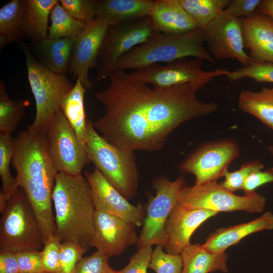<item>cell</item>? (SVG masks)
I'll return each instance as SVG.
<instances>
[{"mask_svg":"<svg viewBox=\"0 0 273 273\" xmlns=\"http://www.w3.org/2000/svg\"><path fill=\"white\" fill-rule=\"evenodd\" d=\"M109 79L95 95L105 113L92 123L105 139L125 150L158 151L180 124L218 109L214 103L199 101L190 84L151 87L121 69H114Z\"/></svg>","mask_w":273,"mask_h":273,"instance_id":"cell-1","label":"cell"},{"mask_svg":"<svg viewBox=\"0 0 273 273\" xmlns=\"http://www.w3.org/2000/svg\"><path fill=\"white\" fill-rule=\"evenodd\" d=\"M12 164L35 215L43 245L56 237L52 196L57 174L50 157L46 134L29 129L14 138Z\"/></svg>","mask_w":273,"mask_h":273,"instance_id":"cell-2","label":"cell"},{"mask_svg":"<svg viewBox=\"0 0 273 273\" xmlns=\"http://www.w3.org/2000/svg\"><path fill=\"white\" fill-rule=\"evenodd\" d=\"M56 237L62 242L92 247L96 210L89 183L82 174L58 172L52 196Z\"/></svg>","mask_w":273,"mask_h":273,"instance_id":"cell-3","label":"cell"},{"mask_svg":"<svg viewBox=\"0 0 273 273\" xmlns=\"http://www.w3.org/2000/svg\"><path fill=\"white\" fill-rule=\"evenodd\" d=\"M190 57L215 63L204 45L203 29L174 35L153 31L146 41L122 57L115 69L137 70Z\"/></svg>","mask_w":273,"mask_h":273,"instance_id":"cell-4","label":"cell"},{"mask_svg":"<svg viewBox=\"0 0 273 273\" xmlns=\"http://www.w3.org/2000/svg\"><path fill=\"white\" fill-rule=\"evenodd\" d=\"M85 150L88 160L126 199L137 192L139 173L134 152L110 143L87 120Z\"/></svg>","mask_w":273,"mask_h":273,"instance_id":"cell-5","label":"cell"},{"mask_svg":"<svg viewBox=\"0 0 273 273\" xmlns=\"http://www.w3.org/2000/svg\"><path fill=\"white\" fill-rule=\"evenodd\" d=\"M25 56L27 78L36 107L35 116L28 129L46 134L55 115L73 84L65 75L52 72L35 59L27 46L21 42Z\"/></svg>","mask_w":273,"mask_h":273,"instance_id":"cell-6","label":"cell"},{"mask_svg":"<svg viewBox=\"0 0 273 273\" xmlns=\"http://www.w3.org/2000/svg\"><path fill=\"white\" fill-rule=\"evenodd\" d=\"M0 250H41V231L24 192L18 188L0 210Z\"/></svg>","mask_w":273,"mask_h":273,"instance_id":"cell-7","label":"cell"},{"mask_svg":"<svg viewBox=\"0 0 273 273\" xmlns=\"http://www.w3.org/2000/svg\"><path fill=\"white\" fill-rule=\"evenodd\" d=\"M266 198L254 192L243 196L235 195L223 188L217 181L183 188L178 203L191 209H205L219 212L244 211L261 212L265 207Z\"/></svg>","mask_w":273,"mask_h":273,"instance_id":"cell-8","label":"cell"},{"mask_svg":"<svg viewBox=\"0 0 273 273\" xmlns=\"http://www.w3.org/2000/svg\"><path fill=\"white\" fill-rule=\"evenodd\" d=\"M203 61L198 58H183L164 65H150L128 73V75L133 80L152 84L154 87L166 88L190 84L197 91L214 77L226 76L230 72L225 69L204 71L201 67Z\"/></svg>","mask_w":273,"mask_h":273,"instance_id":"cell-9","label":"cell"},{"mask_svg":"<svg viewBox=\"0 0 273 273\" xmlns=\"http://www.w3.org/2000/svg\"><path fill=\"white\" fill-rule=\"evenodd\" d=\"M186 181L183 176L174 180L164 176L156 178L153 187L156 195L147 210L142 230L137 243L139 248L153 245L164 247L167 242L166 222L172 209L178 203V196Z\"/></svg>","mask_w":273,"mask_h":273,"instance_id":"cell-10","label":"cell"},{"mask_svg":"<svg viewBox=\"0 0 273 273\" xmlns=\"http://www.w3.org/2000/svg\"><path fill=\"white\" fill-rule=\"evenodd\" d=\"M149 16L118 25L109 26L97 60V79L109 78L118 61L146 41L153 32Z\"/></svg>","mask_w":273,"mask_h":273,"instance_id":"cell-11","label":"cell"},{"mask_svg":"<svg viewBox=\"0 0 273 273\" xmlns=\"http://www.w3.org/2000/svg\"><path fill=\"white\" fill-rule=\"evenodd\" d=\"M46 137L49 154L57 172L77 175L89 163L85 146L79 141L61 111L53 117Z\"/></svg>","mask_w":273,"mask_h":273,"instance_id":"cell-12","label":"cell"},{"mask_svg":"<svg viewBox=\"0 0 273 273\" xmlns=\"http://www.w3.org/2000/svg\"><path fill=\"white\" fill-rule=\"evenodd\" d=\"M239 155L240 148L235 141H215L196 149L181 162L178 168L182 172L195 176V185L217 181Z\"/></svg>","mask_w":273,"mask_h":273,"instance_id":"cell-13","label":"cell"},{"mask_svg":"<svg viewBox=\"0 0 273 273\" xmlns=\"http://www.w3.org/2000/svg\"><path fill=\"white\" fill-rule=\"evenodd\" d=\"M203 30L206 48L214 59L236 60L244 67L254 62L244 50L241 18L224 10Z\"/></svg>","mask_w":273,"mask_h":273,"instance_id":"cell-14","label":"cell"},{"mask_svg":"<svg viewBox=\"0 0 273 273\" xmlns=\"http://www.w3.org/2000/svg\"><path fill=\"white\" fill-rule=\"evenodd\" d=\"M96 210L108 213L137 227L143 226L146 214L142 205L131 204L96 168L85 171Z\"/></svg>","mask_w":273,"mask_h":273,"instance_id":"cell-15","label":"cell"},{"mask_svg":"<svg viewBox=\"0 0 273 273\" xmlns=\"http://www.w3.org/2000/svg\"><path fill=\"white\" fill-rule=\"evenodd\" d=\"M109 26L105 22L96 17L86 23L73 43L68 71L79 79L85 88L93 86V82L88 78V72L90 68L96 67Z\"/></svg>","mask_w":273,"mask_h":273,"instance_id":"cell-16","label":"cell"},{"mask_svg":"<svg viewBox=\"0 0 273 273\" xmlns=\"http://www.w3.org/2000/svg\"><path fill=\"white\" fill-rule=\"evenodd\" d=\"M136 226L114 215L96 211L92 247L109 257L121 255L130 246L137 244Z\"/></svg>","mask_w":273,"mask_h":273,"instance_id":"cell-17","label":"cell"},{"mask_svg":"<svg viewBox=\"0 0 273 273\" xmlns=\"http://www.w3.org/2000/svg\"><path fill=\"white\" fill-rule=\"evenodd\" d=\"M218 212L205 209H191L179 203L172 209L165 226L167 242L164 248L167 253L180 254L190 246L195 231L208 219Z\"/></svg>","mask_w":273,"mask_h":273,"instance_id":"cell-18","label":"cell"},{"mask_svg":"<svg viewBox=\"0 0 273 273\" xmlns=\"http://www.w3.org/2000/svg\"><path fill=\"white\" fill-rule=\"evenodd\" d=\"M242 24L249 57L255 63H273V20L257 12L250 18H242Z\"/></svg>","mask_w":273,"mask_h":273,"instance_id":"cell-19","label":"cell"},{"mask_svg":"<svg viewBox=\"0 0 273 273\" xmlns=\"http://www.w3.org/2000/svg\"><path fill=\"white\" fill-rule=\"evenodd\" d=\"M149 17L153 31L165 34L184 33L200 28L178 0L154 1Z\"/></svg>","mask_w":273,"mask_h":273,"instance_id":"cell-20","label":"cell"},{"mask_svg":"<svg viewBox=\"0 0 273 273\" xmlns=\"http://www.w3.org/2000/svg\"><path fill=\"white\" fill-rule=\"evenodd\" d=\"M273 230V213H264L259 217L237 225L220 228L210 234L201 246L212 253L225 252L229 247L256 232Z\"/></svg>","mask_w":273,"mask_h":273,"instance_id":"cell-21","label":"cell"},{"mask_svg":"<svg viewBox=\"0 0 273 273\" xmlns=\"http://www.w3.org/2000/svg\"><path fill=\"white\" fill-rule=\"evenodd\" d=\"M154 1H98L96 18L109 26L137 21L149 16Z\"/></svg>","mask_w":273,"mask_h":273,"instance_id":"cell-22","label":"cell"},{"mask_svg":"<svg viewBox=\"0 0 273 273\" xmlns=\"http://www.w3.org/2000/svg\"><path fill=\"white\" fill-rule=\"evenodd\" d=\"M183 260L181 273H209L228 271L225 252L212 253L199 244H191L180 253Z\"/></svg>","mask_w":273,"mask_h":273,"instance_id":"cell-23","label":"cell"},{"mask_svg":"<svg viewBox=\"0 0 273 273\" xmlns=\"http://www.w3.org/2000/svg\"><path fill=\"white\" fill-rule=\"evenodd\" d=\"M58 0H25L23 28L29 39L38 41L48 37L49 19Z\"/></svg>","mask_w":273,"mask_h":273,"instance_id":"cell-24","label":"cell"},{"mask_svg":"<svg viewBox=\"0 0 273 273\" xmlns=\"http://www.w3.org/2000/svg\"><path fill=\"white\" fill-rule=\"evenodd\" d=\"M85 87L79 79L64 98L61 110L74 130L80 142L85 146L87 120L84 110Z\"/></svg>","mask_w":273,"mask_h":273,"instance_id":"cell-25","label":"cell"},{"mask_svg":"<svg viewBox=\"0 0 273 273\" xmlns=\"http://www.w3.org/2000/svg\"><path fill=\"white\" fill-rule=\"evenodd\" d=\"M238 106L273 130V88L263 87L257 92L242 91L238 98Z\"/></svg>","mask_w":273,"mask_h":273,"instance_id":"cell-26","label":"cell"},{"mask_svg":"<svg viewBox=\"0 0 273 273\" xmlns=\"http://www.w3.org/2000/svg\"><path fill=\"white\" fill-rule=\"evenodd\" d=\"M25 0H11L0 9V48L19 41L23 28Z\"/></svg>","mask_w":273,"mask_h":273,"instance_id":"cell-27","label":"cell"},{"mask_svg":"<svg viewBox=\"0 0 273 273\" xmlns=\"http://www.w3.org/2000/svg\"><path fill=\"white\" fill-rule=\"evenodd\" d=\"M75 39L48 37L39 42L45 62L44 66L53 72L65 75L69 70Z\"/></svg>","mask_w":273,"mask_h":273,"instance_id":"cell-28","label":"cell"},{"mask_svg":"<svg viewBox=\"0 0 273 273\" xmlns=\"http://www.w3.org/2000/svg\"><path fill=\"white\" fill-rule=\"evenodd\" d=\"M30 105L27 100H12L8 96L6 86L0 80V133L11 134L17 128L26 108Z\"/></svg>","mask_w":273,"mask_h":273,"instance_id":"cell-29","label":"cell"},{"mask_svg":"<svg viewBox=\"0 0 273 273\" xmlns=\"http://www.w3.org/2000/svg\"><path fill=\"white\" fill-rule=\"evenodd\" d=\"M14 151V138L11 134L0 133V177L2 188L0 193V209L4 206L11 195L19 187L16 177L10 171Z\"/></svg>","mask_w":273,"mask_h":273,"instance_id":"cell-30","label":"cell"},{"mask_svg":"<svg viewBox=\"0 0 273 273\" xmlns=\"http://www.w3.org/2000/svg\"><path fill=\"white\" fill-rule=\"evenodd\" d=\"M50 20L48 37L54 38L76 39L82 32L86 23L71 16L62 7L59 1L51 11Z\"/></svg>","mask_w":273,"mask_h":273,"instance_id":"cell-31","label":"cell"},{"mask_svg":"<svg viewBox=\"0 0 273 273\" xmlns=\"http://www.w3.org/2000/svg\"><path fill=\"white\" fill-rule=\"evenodd\" d=\"M184 10L204 29L228 5L230 0H178Z\"/></svg>","mask_w":273,"mask_h":273,"instance_id":"cell-32","label":"cell"},{"mask_svg":"<svg viewBox=\"0 0 273 273\" xmlns=\"http://www.w3.org/2000/svg\"><path fill=\"white\" fill-rule=\"evenodd\" d=\"M225 76L232 81L249 78L259 83H273V63L253 62L247 67L230 71Z\"/></svg>","mask_w":273,"mask_h":273,"instance_id":"cell-33","label":"cell"},{"mask_svg":"<svg viewBox=\"0 0 273 273\" xmlns=\"http://www.w3.org/2000/svg\"><path fill=\"white\" fill-rule=\"evenodd\" d=\"M163 247L156 246L153 250L149 268L156 273H181L183 260L180 254L165 252Z\"/></svg>","mask_w":273,"mask_h":273,"instance_id":"cell-34","label":"cell"},{"mask_svg":"<svg viewBox=\"0 0 273 273\" xmlns=\"http://www.w3.org/2000/svg\"><path fill=\"white\" fill-rule=\"evenodd\" d=\"M264 167L260 160L248 161L237 170L233 172L226 170L223 175L224 179L220 184L223 188L233 193L242 190L249 176L255 171L262 170Z\"/></svg>","mask_w":273,"mask_h":273,"instance_id":"cell-35","label":"cell"},{"mask_svg":"<svg viewBox=\"0 0 273 273\" xmlns=\"http://www.w3.org/2000/svg\"><path fill=\"white\" fill-rule=\"evenodd\" d=\"M62 7L71 16L85 23L96 17L98 1L59 0Z\"/></svg>","mask_w":273,"mask_h":273,"instance_id":"cell-36","label":"cell"},{"mask_svg":"<svg viewBox=\"0 0 273 273\" xmlns=\"http://www.w3.org/2000/svg\"><path fill=\"white\" fill-rule=\"evenodd\" d=\"M87 251L73 242L60 243V273H74L78 261Z\"/></svg>","mask_w":273,"mask_h":273,"instance_id":"cell-37","label":"cell"},{"mask_svg":"<svg viewBox=\"0 0 273 273\" xmlns=\"http://www.w3.org/2000/svg\"><path fill=\"white\" fill-rule=\"evenodd\" d=\"M109 257L97 250L91 255L82 257L76 264L74 273H106L110 268Z\"/></svg>","mask_w":273,"mask_h":273,"instance_id":"cell-38","label":"cell"},{"mask_svg":"<svg viewBox=\"0 0 273 273\" xmlns=\"http://www.w3.org/2000/svg\"><path fill=\"white\" fill-rule=\"evenodd\" d=\"M16 253L21 272L47 273L43 265L41 250H28Z\"/></svg>","mask_w":273,"mask_h":273,"instance_id":"cell-39","label":"cell"},{"mask_svg":"<svg viewBox=\"0 0 273 273\" xmlns=\"http://www.w3.org/2000/svg\"><path fill=\"white\" fill-rule=\"evenodd\" d=\"M57 237L47 241L41 250L43 267L47 273H60V245Z\"/></svg>","mask_w":273,"mask_h":273,"instance_id":"cell-40","label":"cell"},{"mask_svg":"<svg viewBox=\"0 0 273 273\" xmlns=\"http://www.w3.org/2000/svg\"><path fill=\"white\" fill-rule=\"evenodd\" d=\"M153 250L150 246L139 248L127 265L118 273H147Z\"/></svg>","mask_w":273,"mask_h":273,"instance_id":"cell-41","label":"cell"},{"mask_svg":"<svg viewBox=\"0 0 273 273\" xmlns=\"http://www.w3.org/2000/svg\"><path fill=\"white\" fill-rule=\"evenodd\" d=\"M260 0H232L225 10L234 16L242 18H250L257 13Z\"/></svg>","mask_w":273,"mask_h":273,"instance_id":"cell-42","label":"cell"},{"mask_svg":"<svg viewBox=\"0 0 273 273\" xmlns=\"http://www.w3.org/2000/svg\"><path fill=\"white\" fill-rule=\"evenodd\" d=\"M269 183H273V167L251 173L245 181L242 190L244 194H249L255 192L257 188Z\"/></svg>","mask_w":273,"mask_h":273,"instance_id":"cell-43","label":"cell"},{"mask_svg":"<svg viewBox=\"0 0 273 273\" xmlns=\"http://www.w3.org/2000/svg\"><path fill=\"white\" fill-rule=\"evenodd\" d=\"M16 252L0 250V273H20Z\"/></svg>","mask_w":273,"mask_h":273,"instance_id":"cell-44","label":"cell"},{"mask_svg":"<svg viewBox=\"0 0 273 273\" xmlns=\"http://www.w3.org/2000/svg\"><path fill=\"white\" fill-rule=\"evenodd\" d=\"M257 12L267 16L273 20V0L261 1L257 8Z\"/></svg>","mask_w":273,"mask_h":273,"instance_id":"cell-45","label":"cell"},{"mask_svg":"<svg viewBox=\"0 0 273 273\" xmlns=\"http://www.w3.org/2000/svg\"><path fill=\"white\" fill-rule=\"evenodd\" d=\"M106 273H118V271L114 270L110 267Z\"/></svg>","mask_w":273,"mask_h":273,"instance_id":"cell-46","label":"cell"},{"mask_svg":"<svg viewBox=\"0 0 273 273\" xmlns=\"http://www.w3.org/2000/svg\"><path fill=\"white\" fill-rule=\"evenodd\" d=\"M268 150L270 152V153L273 156V146H270L268 148Z\"/></svg>","mask_w":273,"mask_h":273,"instance_id":"cell-47","label":"cell"},{"mask_svg":"<svg viewBox=\"0 0 273 273\" xmlns=\"http://www.w3.org/2000/svg\"><path fill=\"white\" fill-rule=\"evenodd\" d=\"M20 273H22V272H20Z\"/></svg>","mask_w":273,"mask_h":273,"instance_id":"cell-48","label":"cell"}]
</instances>
